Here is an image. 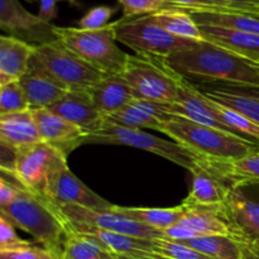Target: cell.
<instances>
[{
    "instance_id": "cell-1",
    "label": "cell",
    "mask_w": 259,
    "mask_h": 259,
    "mask_svg": "<svg viewBox=\"0 0 259 259\" xmlns=\"http://www.w3.org/2000/svg\"><path fill=\"white\" fill-rule=\"evenodd\" d=\"M172 70L194 85L235 82L259 86V66L217 45L202 40L164 58Z\"/></svg>"
},
{
    "instance_id": "cell-2",
    "label": "cell",
    "mask_w": 259,
    "mask_h": 259,
    "mask_svg": "<svg viewBox=\"0 0 259 259\" xmlns=\"http://www.w3.org/2000/svg\"><path fill=\"white\" fill-rule=\"evenodd\" d=\"M0 214L32 235L56 259H63L67 232L57 206L50 200L23 189L8 206L0 207Z\"/></svg>"
},
{
    "instance_id": "cell-3",
    "label": "cell",
    "mask_w": 259,
    "mask_h": 259,
    "mask_svg": "<svg viewBox=\"0 0 259 259\" xmlns=\"http://www.w3.org/2000/svg\"><path fill=\"white\" fill-rule=\"evenodd\" d=\"M161 132L201 158L235 159L259 151V143L195 123L184 116L174 115Z\"/></svg>"
},
{
    "instance_id": "cell-4",
    "label": "cell",
    "mask_w": 259,
    "mask_h": 259,
    "mask_svg": "<svg viewBox=\"0 0 259 259\" xmlns=\"http://www.w3.org/2000/svg\"><path fill=\"white\" fill-rule=\"evenodd\" d=\"M56 33L66 47L101 73L123 75L129 55L116 45L113 23L95 30L56 25Z\"/></svg>"
},
{
    "instance_id": "cell-5",
    "label": "cell",
    "mask_w": 259,
    "mask_h": 259,
    "mask_svg": "<svg viewBox=\"0 0 259 259\" xmlns=\"http://www.w3.org/2000/svg\"><path fill=\"white\" fill-rule=\"evenodd\" d=\"M30 67L39 70L67 91H90L106 76L81 60L60 39L34 46Z\"/></svg>"
},
{
    "instance_id": "cell-6",
    "label": "cell",
    "mask_w": 259,
    "mask_h": 259,
    "mask_svg": "<svg viewBox=\"0 0 259 259\" xmlns=\"http://www.w3.org/2000/svg\"><path fill=\"white\" fill-rule=\"evenodd\" d=\"M136 99L175 104L179 98L180 75L163 57L152 55H129L123 71Z\"/></svg>"
},
{
    "instance_id": "cell-7",
    "label": "cell",
    "mask_w": 259,
    "mask_h": 259,
    "mask_svg": "<svg viewBox=\"0 0 259 259\" xmlns=\"http://www.w3.org/2000/svg\"><path fill=\"white\" fill-rule=\"evenodd\" d=\"M86 143L98 144H116V146H128L132 148H138L142 151L161 156L172 161L174 163L194 171L199 166L200 157L194 152L181 146L177 142L164 141L151 133H147L143 129L124 128L115 124L104 121L103 128L95 134H91L85 139Z\"/></svg>"
},
{
    "instance_id": "cell-8",
    "label": "cell",
    "mask_w": 259,
    "mask_h": 259,
    "mask_svg": "<svg viewBox=\"0 0 259 259\" xmlns=\"http://www.w3.org/2000/svg\"><path fill=\"white\" fill-rule=\"evenodd\" d=\"M116 40L132 48L138 55L168 57L179 51L196 45V40L185 39L171 34L154 24L148 15L116 20L113 23Z\"/></svg>"
},
{
    "instance_id": "cell-9",
    "label": "cell",
    "mask_w": 259,
    "mask_h": 259,
    "mask_svg": "<svg viewBox=\"0 0 259 259\" xmlns=\"http://www.w3.org/2000/svg\"><path fill=\"white\" fill-rule=\"evenodd\" d=\"M67 166V156L60 149L38 142L17 149L15 179L24 189L45 197L50 180Z\"/></svg>"
},
{
    "instance_id": "cell-10",
    "label": "cell",
    "mask_w": 259,
    "mask_h": 259,
    "mask_svg": "<svg viewBox=\"0 0 259 259\" xmlns=\"http://www.w3.org/2000/svg\"><path fill=\"white\" fill-rule=\"evenodd\" d=\"M222 206L232 237L239 243L259 244V184L229 187Z\"/></svg>"
},
{
    "instance_id": "cell-11",
    "label": "cell",
    "mask_w": 259,
    "mask_h": 259,
    "mask_svg": "<svg viewBox=\"0 0 259 259\" xmlns=\"http://www.w3.org/2000/svg\"><path fill=\"white\" fill-rule=\"evenodd\" d=\"M57 206V205H56ZM66 219L76 224H83L96 229L106 232L118 233V234L129 235V237L142 238V239H161L164 238L163 230L148 227L146 224L128 219L113 210H91L78 205H61L57 206Z\"/></svg>"
},
{
    "instance_id": "cell-12",
    "label": "cell",
    "mask_w": 259,
    "mask_h": 259,
    "mask_svg": "<svg viewBox=\"0 0 259 259\" xmlns=\"http://www.w3.org/2000/svg\"><path fill=\"white\" fill-rule=\"evenodd\" d=\"M0 29L7 35L32 46H40L58 39L56 25L28 12L19 0H0Z\"/></svg>"
},
{
    "instance_id": "cell-13",
    "label": "cell",
    "mask_w": 259,
    "mask_h": 259,
    "mask_svg": "<svg viewBox=\"0 0 259 259\" xmlns=\"http://www.w3.org/2000/svg\"><path fill=\"white\" fill-rule=\"evenodd\" d=\"M43 199L50 200L57 206L61 205H78L91 210H111L114 205L106 201L96 192L89 189L78 180L68 167L61 169L50 180Z\"/></svg>"
},
{
    "instance_id": "cell-14",
    "label": "cell",
    "mask_w": 259,
    "mask_h": 259,
    "mask_svg": "<svg viewBox=\"0 0 259 259\" xmlns=\"http://www.w3.org/2000/svg\"><path fill=\"white\" fill-rule=\"evenodd\" d=\"M172 115L184 116L195 123L238 136L218 116L210 99L182 76L179 78V98L176 103L172 104Z\"/></svg>"
},
{
    "instance_id": "cell-15",
    "label": "cell",
    "mask_w": 259,
    "mask_h": 259,
    "mask_svg": "<svg viewBox=\"0 0 259 259\" xmlns=\"http://www.w3.org/2000/svg\"><path fill=\"white\" fill-rule=\"evenodd\" d=\"M206 98L249 118L259 125V86L235 82L195 85Z\"/></svg>"
},
{
    "instance_id": "cell-16",
    "label": "cell",
    "mask_w": 259,
    "mask_h": 259,
    "mask_svg": "<svg viewBox=\"0 0 259 259\" xmlns=\"http://www.w3.org/2000/svg\"><path fill=\"white\" fill-rule=\"evenodd\" d=\"M33 115L37 123L40 141L60 149L66 156L81 144H85V139L89 134L62 116L52 113L48 109H34Z\"/></svg>"
},
{
    "instance_id": "cell-17",
    "label": "cell",
    "mask_w": 259,
    "mask_h": 259,
    "mask_svg": "<svg viewBox=\"0 0 259 259\" xmlns=\"http://www.w3.org/2000/svg\"><path fill=\"white\" fill-rule=\"evenodd\" d=\"M172 116V104L134 99L120 111L105 116L104 120L124 128L154 129L161 132Z\"/></svg>"
},
{
    "instance_id": "cell-18",
    "label": "cell",
    "mask_w": 259,
    "mask_h": 259,
    "mask_svg": "<svg viewBox=\"0 0 259 259\" xmlns=\"http://www.w3.org/2000/svg\"><path fill=\"white\" fill-rule=\"evenodd\" d=\"M66 220L75 232L96 240L103 247H105L106 249L115 253L116 255L136 259H167L154 252V239L149 240L129 237V235L96 229V228L88 227V225L83 224H76V223H71L68 219Z\"/></svg>"
},
{
    "instance_id": "cell-19",
    "label": "cell",
    "mask_w": 259,
    "mask_h": 259,
    "mask_svg": "<svg viewBox=\"0 0 259 259\" xmlns=\"http://www.w3.org/2000/svg\"><path fill=\"white\" fill-rule=\"evenodd\" d=\"M47 109L77 125L89 136L100 131L105 121L96 109L90 91H67L62 99Z\"/></svg>"
},
{
    "instance_id": "cell-20",
    "label": "cell",
    "mask_w": 259,
    "mask_h": 259,
    "mask_svg": "<svg viewBox=\"0 0 259 259\" xmlns=\"http://www.w3.org/2000/svg\"><path fill=\"white\" fill-rule=\"evenodd\" d=\"M199 163L228 187L259 184V151L235 159H209L200 157Z\"/></svg>"
},
{
    "instance_id": "cell-21",
    "label": "cell",
    "mask_w": 259,
    "mask_h": 259,
    "mask_svg": "<svg viewBox=\"0 0 259 259\" xmlns=\"http://www.w3.org/2000/svg\"><path fill=\"white\" fill-rule=\"evenodd\" d=\"M187 207V212L177 225L189 232L192 238L204 235H230L232 230L225 218L222 205L202 206L191 205L182 201Z\"/></svg>"
},
{
    "instance_id": "cell-22",
    "label": "cell",
    "mask_w": 259,
    "mask_h": 259,
    "mask_svg": "<svg viewBox=\"0 0 259 259\" xmlns=\"http://www.w3.org/2000/svg\"><path fill=\"white\" fill-rule=\"evenodd\" d=\"M34 46L18 38L0 37V86L19 81L30 68Z\"/></svg>"
},
{
    "instance_id": "cell-23",
    "label": "cell",
    "mask_w": 259,
    "mask_h": 259,
    "mask_svg": "<svg viewBox=\"0 0 259 259\" xmlns=\"http://www.w3.org/2000/svg\"><path fill=\"white\" fill-rule=\"evenodd\" d=\"M205 40L259 65V34L214 25H199Z\"/></svg>"
},
{
    "instance_id": "cell-24",
    "label": "cell",
    "mask_w": 259,
    "mask_h": 259,
    "mask_svg": "<svg viewBox=\"0 0 259 259\" xmlns=\"http://www.w3.org/2000/svg\"><path fill=\"white\" fill-rule=\"evenodd\" d=\"M90 94L104 118L120 111L136 99L133 90L121 75L104 76L91 89Z\"/></svg>"
},
{
    "instance_id": "cell-25",
    "label": "cell",
    "mask_w": 259,
    "mask_h": 259,
    "mask_svg": "<svg viewBox=\"0 0 259 259\" xmlns=\"http://www.w3.org/2000/svg\"><path fill=\"white\" fill-rule=\"evenodd\" d=\"M40 141L33 110L0 114V143L14 149L32 146Z\"/></svg>"
},
{
    "instance_id": "cell-26",
    "label": "cell",
    "mask_w": 259,
    "mask_h": 259,
    "mask_svg": "<svg viewBox=\"0 0 259 259\" xmlns=\"http://www.w3.org/2000/svg\"><path fill=\"white\" fill-rule=\"evenodd\" d=\"M19 82L32 110L50 108L67 93V90L57 85L47 75L33 67L29 68Z\"/></svg>"
},
{
    "instance_id": "cell-27",
    "label": "cell",
    "mask_w": 259,
    "mask_h": 259,
    "mask_svg": "<svg viewBox=\"0 0 259 259\" xmlns=\"http://www.w3.org/2000/svg\"><path fill=\"white\" fill-rule=\"evenodd\" d=\"M197 25H214L228 29L259 34V17L239 10H194L184 9Z\"/></svg>"
},
{
    "instance_id": "cell-28",
    "label": "cell",
    "mask_w": 259,
    "mask_h": 259,
    "mask_svg": "<svg viewBox=\"0 0 259 259\" xmlns=\"http://www.w3.org/2000/svg\"><path fill=\"white\" fill-rule=\"evenodd\" d=\"M192 187L189 196L184 200L191 205H202V206H212V205H223L227 197L229 187L223 184L217 176L207 171L199 163V166L191 171Z\"/></svg>"
},
{
    "instance_id": "cell-29",
    "label": "cell",
    "mask_w": 259,
    "mask_h": 259,
    "mask_svg": "<svg viewBox=\"0 0 259 259\" xmlns=\"http://www.w3.org/2000/svg\"><path fill=\"white\" fill-rule=\"evenodd\" d=\"M111 210L128 219L159 230H166L179 224L187 212V207L184 202L175 207H128L114 205Z\"/></svg>"
},
{
    "instance_id": "cell-30",
    "label": "cell",
    "mask_w": 259,
    "mask_h": 259,
    "mask_svg": "<svg viewBox=\"0 0 259 259\" xmlns=\"http://www.w3.org/2000/svg\"><path fill=\"white\" fill-rule=\"evenodd\" d=\"M148 18L154 23L176 37L185 39L202 42L204 37L191 15L180 8H164L156 13L148 14Z\"/></svg>"
},
{
    "instance_id": "cell-31",
    "label": "cell",
    "mask_w": 259,
    "mask_h": 259,
    "mask_svg": "<svg viewBox=\"0 0 259 259\" xmlns=\"http://www.w3.org/2000/svg\"><path fill=\"white\" fill-rule=\"evenodd\" d=\"M58 211H60V209H58ZM60 215L62 218L63 224H65L66 232H67L63 259H119V255L106 249L96 240L75 232L61 211Z\"/></svg>"
},
{
    "instance_id": "cell-32",
    "label": "cell",
    "mask_w": 259,
    "mask_h": 259,
    "mask_svg": "<svg viewBox=\"0 0 259 259\" xmlns=\"http://www.w3.org/2000/svg\"><path fill=\"white\" fill-rule=\"evenodd\" d=\"M182 243L212 259H240L242 257V244L230 235H204Z\"/></svg>"
},
{
    "instance_id": "cell-33",
    "label": "cell",
    "mask_w": 259,
    "mask_h": 259,
    "mask_svg": "<svg viewBox=\"0 0 259 259\" xmlns=\"http://www.w3.org/2000/svg\"><path fill=\"white\" fill-rule=\"evenodd\" d=\"M209 99V98H207ZM212 104L215 113L218 114L220 119L227 124L229 128H232L240 138H244L247 141L259 143V125L255 124L254 121L250 120L245 115L240 114L239 111L233 110V109L228 108V106L218 104L215 101L210 100Z\"/></svg>"
},
{
    "instance_id": "cell-34",
    "label": "cell",
    "mask_w": 259,
    "mask_h": 259,
    "mask_svg": "<svg viewBox=\"0 0 259 259\" xmlns=\"http://www.w3.org/2000/svg\"><path fill=\"white\" fill-rule=\"evenodd\" d=\"M29 109V103L19 81L0 86V114L18 113Z\"/></svg>"
},
{
    "instance_id": "cell-35",
    "label": "cell",
    "mask_w": 259,
    "mask_h": 259,
    "mask_svg": "<svg viewBox=\"0 0 259 259\" xmlns=\"http://www.w3.org/2000/svg\"><path fill=\"white\" fill-rule=\"evenodd\" d=\"M154 252L167 259H212L179 240L154 239Z\"/></svg>"
},
{
    "instance_id": "cell-36",
    "label": "cell",
    "mask_w": 259,
    "mask_h": 259,
    "mask_svg": "<svg viewBox=\"0 0 259 259\" xmlns=\"http://www.w3.org/2000/svg\"><path fill=\"white\" fill-rule=\"evenodd\" d=\"M123 10L124 19L148 15L167 7L166 0H116Z\"/></svg>"
},
{
    "instance_id": "cell-37",
    "label": "cell",
    "mask_w": 259,
    "mask_h": 259,
    "mask_svg": "<svg viewBox=\"0 0 259 259\" xmlns=\"http://www.w3.org/2000/svg\"><path fill=\"white\" fill-rule=\"evenodd\" d=\"M116 12L115 8L106 7V5H99L94 7L81 18L77 22V28L85 30H95L108 25L109 19L111 15Z\"/></svg>"
},
{
    "instance_id": "cell-38",
    "label": "cell",
    "mask_w": 259,
    "mask_h": 259,
    "mask_svg": "<svg viewBox=\"0 0 259 259\" xmlns=\"http://www.w3.org/2000/svg\"><path fill=\"white\" fill-rule=\"evenodd\" d=\"M166 8H180V9L194 10H239L245 12L240 7L219 0H166ZM247 13V12H245Z\"/></svg>"
},
{
    "instance_id": "cell-39",
    "label": "cell",
    "mask_w": 259,
    "mask_h": 259,
    "mask_svg": "<svg viewBox=\"0 0 259 259\" xmlns=\"http://www.w3.org/2000/svg\"><path fill=\"white\" fill-rule=\"evenodd\" d=\"M32 244L33 243L29 240L18 237L14 225L4 215L0 214V250L15 249V248L28 247Z\"/></svg>"
},
{
    "instance_id": "cell-40",
    "label": "cell",
    "mask_w": 259,
    "mask_h": 259,
    "mask_svg": "<svg viewBox=\"0 0 259 259\" xmlns=\"http://www.w3.org/2000/svg\"><path fill=\"white\" fill-rule=\"evenodd\" d=\"M0 259H56L43 247L34 244L28 247L15 248L9 250H0Z\"/></svg>"
},
{
    "instance_id": "cell-41",
    "label": "cell",
    "mask_w": 259,
    "mask_h": 259,
    "mask_svg": "<svg viewBox=\"0 0 259 259\" xmlns=\"http://www.w3.org/2000/svg\"><path fill=\"white\" fill-rule=\"evenodd\" d=\"M2 151H0V171L7 174H15V162H17V149L0 143Z\"/></svg>"
},
{
    "instance_id": "cell-42",
    "label": "cell",
    "mask_w": 259,
    "mask_h": 259,
    "mask_svg": "<svg viewBox=\"0 0 259 259\" xmlns=\"http://www.w3.org/2000/svg\"><path fill=\"white\" fill-rule=\"evenodd\" d=\"M58 2H70L72 4H77L76 0H39V15L40 19L47 23H52L53 19L57 17V3Z\"/></svg>"
},
{
    "instance_id": "cell-43",
    "label": "cell",
    "mask_w": 259,
    "mask_h": 259,
    "mask_svg": "<svg viewBox=\"0 0 259 259\" xmlns=\"http://www.w3.org/2000/svg\"><path fill=\"white\" fill-rule=\"evenodd\" d=\"M242 257L240 259H259V244L257 243H240Z\"/></svg>"
},
{
    "instance_id": "cell-44",
    "label": "cell",
    "mask_w": 259,
    "mask_h": 259,
    "mask_svg": "<svg viewBox=\"0 0 259 259\" xmlns=\"http://www.w3.org/2000/svg\"><path fill=\"white\" fill-rule=\"evenodd\" d=\"M219 2L229 3V4H234L244 9L247 13H254L257 9V5L253 4L250 0H219Z\"/></svg>"
},
{
    "instance_id": "cell-45",
    "label": "cell",
    "mask_w": 259,
    "mask_h": 259,
    "mask_svg": "<svg viewBox=\"0 0 259 259\" xmlns=\"http://www.w3.org/2000/svg\"><path fill=\"white\" fill-rule=\"evenodd\" d=\"M250 2H252L253 4L257 5V7H259V0H250Z\"/></svg>"
},
{
    "instance_id": "cell-46",
    "label": "cell",
    "mask_w": 259,
    "mask_h": 259,
    "mask_svg": "<svg viewBox=\"0 0 259 259\" xmlns=\"http://www.w3.org/2000/svg\"><path fill=\"white\" fill-rule=\"evenodd\" d=\"M119 259H136V258H131V257H123V255H119Z\"/></svg>"
},
{
    "instance_id": "cell-47",
    "label": "cell",
    "mask_w": 259,
    "mask_h": 259,
    "mask_svg": "<svg viewBox=\"0 0 259 259\" xmlns=\"http://www.w3.org/2000/svg\"><path fill=\"white\" fill-rule=\"evenodd\" d=\"M254 14H259V7H257V9H255Z\"/></svg>"
},
{
    "instance_id": "cell-48",
    "label": "cell",
    "mask_w": 259,
    "mask_h": 259,
    "mask_svg": "<svg viewBox=\"0 0 259 259\" xmlns=\"http://www.w3.org/2000/svg\"><path fill=\"white\" fill-rule=\"evenodd\" d=\"M257 65H258V63H257ZM258 66H259V65H258Z\"/></svg>"
}]
</instances>
